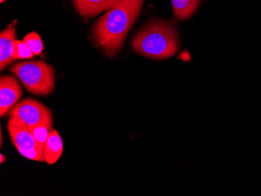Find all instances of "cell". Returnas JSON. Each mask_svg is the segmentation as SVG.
Masks as SVG:
<instances>
[{
	"mask_svg": "<svg viewBox=\"0 0 261 196\" xmlns=\"http://www.w3.org/2000/svg\"><path fill=\"white\" fill-rule=\"evenodd\" d=\"M9 116L18 120L29 128L42 124H53L50 109L35 99H23L9 111Z\"/></svg>",
	"mask_w": 261,
	"mask_h": 196,
	"instance_id": "cell-5",
	"label": "cell"
},
{
	"mask_svg": "<svg viewBox=\"0 0 261 196\" xmlns=\"http://www.w3.org/2000/svg\"><path fill=\"white\" fill-rule=\"evenodd\" d=\"M76 10L87 18L94 17L105 10H111L121 0H73Z\"/></svg>",
	"mask_w": 261,
	"mask_h": 196,
	"instance_id": "cell-8",
	"label": "cell"
},
{
	"mask_svg": "<svg viewBox=\"0 0 261 196\" xmlns=\"http://www.w3.org/2000/svg\"><path fill=\"white\" fill-rule=\"evenodd\" d=\"M23 42L30 48L35 55H41L43 51L44 46L40 36L36 32H32L24 37Z\"/></svg>",
	"mask_w": 261,
	"mask_h": 196,
	"instance_id": "cell-12",
	"label": "cell"
},
{
	"mask_svg": "<svg viewBox=\"0 0 261 196\" xmlns=\"http://www.w3.org/2000/svg\"><path fill=\"white\" fill-rule=\"evenodd\" d=\"M142 4L143 0H121L96 22L94 39L108 55H114L121 50Z\"/></svg>",
	"mask_w": 261,
	"mask_h": 196,
	"instance_id": "cell-1",
	"label": "cell"
},
{
	"mask_svg": "<svg viewBox=\"0 0 261 196\" xmlns=\"http://www.w3.org/2000/svg\"><path fill=\"white\" fill-rule=\"evenodd\" d=\"M1 161H0V163H3L4 162V160H6V157L4 156V155L1 154Z\"/></svg>",
	"mask_w": 261,
	"mask_h": 196,
	"instance_id": "cell-14",
	"label": "cell"
},
{
	"mask_svg": "<svg viewBox=\"0 0 261 196\" xmlns=\"http://www.w3.org/2000/svg\"><path fill=\"white\" fill-rule=\"evenodd\" d=\"M174 14L179 20L191 17L199 7V0H171Z\"/></svg>",
	"mask_w": 261,
	"mask_h": 196,
	"instance_id": "cell-10",
	"label": "cell"
},
{
	"mask_svg": "<svg viewBox=\"0 0 261 196\" xmlns=\"http://www.w3.org/2000/svg\"><path fill=\"white\" fill-rule=\"evenodd\" d=\"M0 1H1V3H4L5 0H0Z\"/></svg>",
	"mask_w": 261,
	"mask_h": 196,
	"instance_id": "cell-15",
	"label": "cell"
},
{
	"mask_svg": "<svg viewBox=\"0 0 261 196\" xmlns=\"http://www.w3.org/2000/svg\"><path fill=\"white\" fill-rule=\"evenodd\" d=\"M7 128L12 143L23 157L39 162L45 161L43 152L34 138L29 127L18 120L10 118Z\"/></svg>",
	"mask_w": 261,
	"mask_h": 196,
	"instance_id": "cell-4",
	"label": "cell"
},
{
	"mask_svg": "<svg viewBox=\"0 0 261 196\" xmlns=\"http://www.w3.org/2000/svg\"><path fill=\"white\" fill-rule=\"evenodd\" d=\"M64 150L62 138L56 130L51 131L44 146L43 153L45 161L49 164L57 163Z\"/></svg>",
	"mask_w": 261,
	"mask_h": 196,
	"instance_id": "cell-9",
	"label": "cell"
},
{
	"mask_svg": "<svg viewBox=\"0 0 261 196\" xmlns=\"http://www.w3.org/2000/svg\"><path fill=\"white\" fill-rule=\"evenodd\" d=\"M133 47L150 59H167L175 55L179 49L177 30L174 24L168 22H150L136 34Z\"/></svg>",
	"mask_w": 261,
	"mask_h": 196,
	"instance_id": "cell-2",
	"label": "cell"
},
{
	"mask_svg": "<svg viewBox=\"0 0 261 196\" xmlns=\"http://www.w3.org/2000/svg\"><path fill=\"white\" fill-rule=\"evenodd\" d=\"M21 81L28 92L37 96L51 94L55 86V71L45 61H27L10 69Z\"/></svg>",
	"mask_w": 261,
	"mask_h": 196,
	"instance_id": "cell-3",
	"label": "cell"
},
{
	"mask_svg": "<svg viewBox=\"0 0 261 196\" xmlns=\"http://www.w3.org/2000/svg\"><path fill=\"white\" fill-rule=\"evenodd\" d=\"M35 54L31 50L30 48L21 41L15 40L14 42V53L13 57L15 60L32 59Z\"/></svg>",
	"mask_w": 261,
	"mask_h": 196,
	"instance_id": "cell-13",
	"label": "cell"
},
{
	"mask_svg": "<svg viewBox=\"0 0 261 196\" xmlns=\"http://www.w3.org/2000/svg\"><path fill=\"white\" fill-rule=\"evenodd\" d=\"M16 21L0 34V68L4 71L6 67L16 61L13 57L14 42L16 40Z\"/></svg>",
	"mask_w": 261,
	"mask_h": 196,
	"instance_id": "cell-7",
	"label": "cell"
},
{
	"mask_svg": "<svg viewBox=\"0 0 261 196\" xmlns=\"http://www.w3.org/2000/svg\"><path fill=\"white\" fill-rule=\"evenodd\" d=\"M52 127L53 124H42L30 128L34 138L39 145V148L42 152H43L44 146L49 137V134L52 131Z\"/></svg>",
	"mask_w": 261,
	"mask_h": 196,
	"instance_id": "cell-11",
	"label": "cell"
},
{
	"mask_svg": "<svg viewBox=\"0 0 261 196\" xmlns=\"http://www.w3.org/2000/svg\"><path fill=\"white\" fill-rule=\"evenodd\" d=\"M22 90L16 77L4 75L0 78V116L4 117L17 103Z\"/></svg>",
	"mask_w": 261,
	"mask_h": 196,
	"instance_id": "cell-6",
	"label": "cell"
}]
</instances>
